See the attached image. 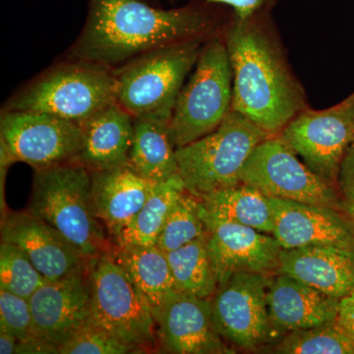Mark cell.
I'll use <instances>...</instances> for the list:
<instances>
[{"mask_svg":"<svg viewBox=\"0 0 354 354\" xmlns=\"http://www.w3.org/2000/svg\"><path fill=\"white\" fill-rule=\"evenodd\" d=\"M227 7L202 1L158 9L142 0H90L87 20L67 59L120 68L174 44L211 39L232 16Z\"/></svg>","mask_w":354,"mask_h":354,"instance_id":"obj_1","label":"cell"},{"mask_svg":"<svg viewBox=\"0 0 354 354\" xmlns=\"http://www.w3.org/2000/svg\"><path fill=\"white\" fill-rule=\"evenodd\" d=\"M234 81L232 109L274 136L308 108L295 76L272 10L245 17L232 12L223 29Z\"/></svg>","mask_w":354,"mask_h":354,"instance_id":"obj_2","label":"cell"},{"mask_svg":"<svg viewBox=\"0 0 354 354\" xmlns=\"http://www.w3.org/2000/svg\"><path fill=\"white\" fill-rule=\"evenodd\" d=\"M27 211L55 227L88 259L113 247L95 212L92 174L80 162L36 171Z\"/></svg>","mask_w":354,"mask_h":354,"instance_id":"obj_3","label":"cell"},{"mask_svg":"<svg viewBox=\"0 0 354 354\" xmlns=\"http://www.w3.org/2000/svg\"><path fill=\"white\" fill-rule=\"evenodd\" d=\"M113 69L66 60L22 88L4 111H35L83 124L116 102Z\"/></svg>","mask_w":354,"mask_h":354,"instance_id":"obj_4","label":"cell"},{"mask_svg":"<svg viewBox=\"0 0 354 354\" xmlns=\"http://www.w3.org/2000/svg\"><path fill=\"white\" fill-rule=\"evenodd\" d=\"M232 66L221 31L203 44L190 78L177 97L169 120L176 149L220 127L232 111Z\"/></svg>","mask_w":354,"mask_h":354,"instance_id":"obj_5","label":"cell"},{"mask_svg":"<svg viewBox=\"0 0 354 354\" xmlns=\"http://www.w3.org/2000/svg\"><path fill=\"white\" fill-rule=\"evenodd\" d=\"M91 322L127 344L133 353H158L152 306L111 249L92 258Z\"/></svg>","mask_w":354,"mask_h":354,"instance_id":"obj_6","label":"cell"},{"mask_svg":"<svg viewBox=\"0 0 354 354\" xmlns=\"http://www.w3.org/2000/svg\"><path fill=\"white\" fill-rule=\"evenodd\" d=\"M207 41L196 39L160 48L114 69L116 102L133 118L171 120L179 92Z\"/></svg>","mask_w":354,"mask_h":354,"instance_id":"obj_7","label":"cell"},{"mask_svg":"<svg viewBox=\"0 0 354 354\" xmlns=\"http://www.w3.org/2000/svg\"><path fill=\"white\" fill-rule=\"evenodd\" d=\"M270 136L232 109L213 132L176 149L186 190L199 198L241 183V172L249 156Z\"/></svg>","mask_w":354,"mask_h":354,"instance_id":"obj_8","label":"cell"},{"mask_svg":"<svg viewBox=\"0 0 354 354\" xmlns=\"http://www.w3.org/2000/svg\"><path fill=\"white\" fill-rule=\"evenodd\" d=\"M270 274L237 272L218 285L211 297L216 329L236 353H265L283 337L268 309Z\"/></svg>","mask_w":354,"mask_h":354,"instance_id":"obj_9","label":"cell"},{"mask_svg":"<svg viewBox=\"0 0 354 354\" xmlns=\"http://www.w3.org/2000/svg\"><path fill=\"white\" fill-rule=\"evenodd\" d=\"M1 160L35 171L76 162L82 148L80 125L51 114L4 111L0 122Z\"/></svg>","mask_w":354,"mask_h":354,"instance_id":"obj_10","label":"cell"},{"mask_svg":"<svg viewBox=\"0 0 354 354\" xmlns=\"http://www.w3.org/2000/svg\"><path fill=\"white\" fill-rule=\"evenodd\" d=\"M241 181L268 197L339 209L337 188L312 171L279 134L254 149L242 169Z\"/></svg>","mask_w":354,"mask_h":354,"instance_id":"obj_11","label":"cell"},{"mask_svg":"<svg viewBox=\"0 0 354 354\" xmlns=\"http://www.w3.org/2000/svg\"><path fill=\"white\" fill-rule=\"evenodd\" d=\"M279 135L312 171L337 188L342 160L354 142L348 100L323 111L304 109Z\"/></svg>","mask_w":354,"mask_h":354,"instance_id":"obj_12","label":"cell"},{"mask_svg":"<svg viewBox=\"0 0 354 354\" xmlns=\"http://www.w3.org/2000/svg\"><path fill=\"white\" fill-rule=\"evenodd\" d=\"M158 353L169 354H232L216 329L211 298L174 290L153 308Z\"/></svg>","mask_w":354,"mask_h":354,"instance_id":"obj_13","label":"cell"},{"mask_svg":"<svg viewBox=\"0 0 354 354\" xmlns=\"http://www.w3.org/2000/svg\"><path fill=\"white\" fill-rule=\"evenodd\" d=\"M207 249L218 286L237 272L279 271L281 247L276 237L255 228L221 220L205 211Z\"/></svg>","mask_w":354,"mask_h":354,"instance_id":"obj_14","label":"cell"},{"mask_svg":"<svg viewBox=\"0 0 354 354\" xmlns=\"http://www.w3.org/2000/svg\"><path fill=\"white\" fill-rule=\"evenodd\" d=\"M88 265L65 278L46 281L32 295V334L60 348L90 322Z\"/></svg>","mask_w":354,"mask_h":354,"instance_id":"obj_15","label":"cell"},{"mask_svg":"<svg viewBox=\"0 0 354 354\" xmlns=\"http://www.w3.org/2000/svg\"><path fill=\"white\" fill-rule=\"evenodd\" d=\"M1 241L19 247L48 281L84 269L91 260L55 227L28 211L4 215Z\"/></svg>","mask_w":354,"mask_h":354,"instance_id":"obj_16","label":"cell"},{"mask_svg":"<svg viewBox=\"0 0 354 354\" xmlns=\"http://www.w3.org/2000/svg\"><path fill=\"white\" fill-rule=\"evenodd\" d=\"M276 237L283 249L313 245L354 247V235L341 209L269 197Z\"/></svg>","mask_w":354,"mask_h":354,"instance_id":"obj_17","label":"cell"},{"mask_svg":"<svg viewBox=\"0 0 354 354\" xmlns=\"http://www.w3.org/2000/svg\"><path fill=\"white\" fill-rule=\"evenodd\" d=\"M339 301L283 272L270 274L268 309L272 325L283 335L335 322Z\"/></svg>","mask_w":354,"mask_h":354,"instance_id":"obj_18","label":"cell"},{"mask_svg":"<svg viewBox=\"0 0 354 354\" xmlns=\"http://www.w3.org/2000/svg\"><path fill=\"white\" fill-rule=\"evenodd\" d=\"M279 272L342 299L354 290V247L281 249Z\"/></svg>","mask_w":354,"mask_h":354,"instance_id":"obj_19","label":"cell"},{"mask_svg":"<svg viewBox=\"0 0 354 354\" xmlns=\"http://www.w3.org/2000/svg\"><path fill=\"white\" fill-rule=\"evenodd\" d=\"M95 212L111 243L122 234L158 183L147 180L129 165L91 171Z\"/></svg>","mask_w":354,"mask_h":354,"instance_id":"obj_20","label":"cell"},{"mask_svg":"<svg viewBox=\"0 0 354 354\" xmlns=\"http://www.w3.org/2000/svg\"><path fill=\"white\" fill-rule=\"evenodd\" d=\"M134 118L118 102L102 109L81 124L82 148L76 162L90 171L129 165Z\"/></svg>","mask_w":354,"mask_h":354,"instance_id":"obj_21","label":"cell"},{"mask_svg":"<svg viewBox=\"0 0 354 354\" xmlns=\"http://www.w3.org/2000/svg\"><path fill=\"white\" fill-rule=\"evenodd\" d=\"M129 165L140 176L155 183H164L179 174L169 120L134 118Z\"/></svg>","mask_w":354,"mask_h":354,"instance_id":"obj_22","label":"cell"},{"mask_svg":"<svg viewBox=\"0 0 354 354\" xmlns=\"http://www.w3.org/2000/svg\"><path fill=\"white\" fill-rule=\"evenodd\" d=\"M205 211L237 225L272 234L274 216L269 197L247 184L239 183L199 197Z\"/></svg>","mask_w":354,"mask_h":354,"instance_id":"obj_23","label":"cell"},{"mask_svg":"<svg viewBox=\"0 0 354 354\" xmlns=\"http://www.w3.org/2000/svg\"><path fill=\"white\" fill-rule=\"evenodd\" d=\"M114 259L127 271L153 308L176 290L167 253L157 246L111 248Z\"/></svg>","mask_w":354,"mask_h":354,"instance_id":"obj_24","label":"cell"},{"mask_svg":"<svg viewBox=\"0 0 354 354\" xmlns=\"http://www.w3.org/2000/svg\"><path fill=\"white\" fill-rule=\"evenodd\" d=\"M185 191V184L179 174L158 183L139 213L113 245L122 248L157 245L172 206Z\"/></svg>","mask_w":354,"mask_h":354,"instance_id":"obj_25","label":"cell"},{"mask_svg":"<svg viewBox=\"0 0 354 354\" xmlns=\"http://www.w3.org/2000/svg\"><path fill=\"white\" fill-rule=\"evenodd\" d=\"M165 253L176 291L201 298L213 297L218 281L207 249V234Z\"/></svg>","mask_w":354,"mask_h":354,"instance_id":"obj_26","label":"cell"},{"mask_svg":"<svg viewBox=\"0 0 354 354\" xmlns=\"http://www.w3.org/2000/svg\"><path fill=\"white\" fill-rule=\"evenodd\" d=\"M265 353L354 354V346L348 335L335 321L308 329L288 333L277 344L266 349Z\"/></svg>","mask_w":354,"mask_h":354,"instance_id":"obj_27","label":"cell"},{"mask_svg":"<svg viewBox=\"0 0 354 354\" xmlns=\"http://www.w3.org/2000/svg\"><path fill=\"white\" fill-rule=\"evenodd\" d=\"M206 234L201 201L186 190L172 206L156 246L171 252Z\"/></svg>","mask_w":354,"mask_h":354,"instance_id":"obj_28","label":"cell"},{"mask_svg":"<svg viewBox=\"0 0 354 354\" xmlns=\"http://www.w3.org/2000/svg\"><path fill=\"white\" fill-rule=\"evenodd\" d=\"M46 279L24 252L14 244H0V288L30 299Z\"/></svg>","mask_w":354,"mask_h":354,"instance_id":"obj_29","label":"cell"},{"mask_svg":"<svg viewBox=\"0 0 354 354\" xmlns=\"http://www.w3.org/2000/svg\"><path fill=\"white\" fill-rule=\"evenodd\" d=\"M128 353H133L129 346L91 321L59 348V354Z\"/></svg>","mask_w":354,"mask_h":354,"instance_id":"obj_30","label":"cell"},{"mask_svg":"<svg viewBox=\"0 0 354 354\" xmlns=\"http://www.w3.org/2000/svg\"><path fill=\"white\" fill-rule=\"evenodd\" d=\"M0 332L12 335L18 341L35 335L29 299L2 288H0Z\"/></svg>","mask_w":354,"mask_h":354,"instance_id":"obj_31","label":"cell"},{"mask_svg":"<svg viewBox=\"0 0 354 354\" xmlns=\"http://www.w3.org/2000/svg\"><path fill=\"white\" fill-rule=\"evenodd\" d=\"M339 209L346 220L354 235V142L346 153L337 179Z\"/></svg>","mask_w":354,"mask_h":354,"instance_id":"obj_32","label":"cell"},{"mask_svg":"<svg viewBox=\"0 0 354 354\" xmlns=\"http://www.w3.org/2000/svg\"><path fill=\"white\" fill-rule=\"evenodd\" d=\"M171 2L176 0H171ZM211 3L227 7L239 17L264 10H274L278 0H206Z\"/></svg>","mask_w":354,"mask_h":354,"instance_id":"obj_33","label":"cell"},{"mask_svg":"<svg viewBox=\"0 0 354 354\" xmlns=\"http://www.w3.org/2000/svg\"><path fill=\"white\" fill-rule=\"evenodd\" d=\"M16 353L20 354H59V348L38 335H31L18 341Z\"/></svg>","mask_w":354,"mask_h":354,"instance_id":"obj_34","label":"cell"},{"mask_svg":"<svg viewBox=\"0 0 354 354\" xmlns=\"http://www.w3.org/2000/svg\"><path fill=\"white\" fill-rule=\"evenodd\" d=\"M337 322L348 335L354 346V290L339 301Z\"/></svg>","mask_w":354,"mask_h":354,"instance_id":"obj_35","label":"cell"},{"mask_svg":"<svg viewBox=\"0 0 354 354\" xmlns=\"http://www.w3.org/2000/svg\"><path fill=\"white\" fill-rule=\"evenodd\" d=\"M18 339L7 333L0 332V353L15 354Z\"/></svg>","mask_w":354,"mask_h":354,"instance_id":"obj_36","label":"cell"},{"mask_svg":"<svg viewBox=\"0 0 354 354\" xmlns=\"http://www.w3.org/2000/svg\"><path fill=\"white\" fill-rule=\"evenodd\" d=\"M346 100H348L349 113H351V120H353L354 127V93Z\"/></svg>","mask_w":354,"mask_h":354,"instance_id":"obj_37","label":"cell"}]
</instances>
